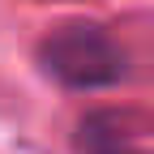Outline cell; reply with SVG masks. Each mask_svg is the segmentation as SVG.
Instances as JSON below:
<instances>
[{
    "instance_id": "cell-1",
    "label": "cell",
    "mask_w": 154,
    "mask_h": 154,
    "mask_svg": "<svg viewBox=\"0 0 154 154\" xmlns=\"http://www.w3.org/2000/svg\"><path fill=\"white\" fill-rule=\"evenodd\" d=\"M43 69L69 90H107L128 73V56L116 38L99 26H60L38 43Z\"/></svg>"
},
{
    "instance_id": "cell-2",
    "label": "cell",
    "mask_w": 154,
    "mask_h": 154,
    "mask_svg": "<svg viewBox=\"0 0 154 154\" xmlns=\"http://www.w3.org/2000/svg\"><path fill=\"white\" fill-rule=\"evenodd\" d=\"M77 146H82L86 154H128V146L120 141V133L111 128L107 116H86L82 133H77Z\"/></svg>"
}]
</instances>
